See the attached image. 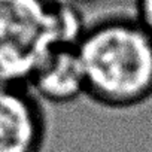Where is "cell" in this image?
<instances>
[{
	"label": "cell",
	"mask_w": 152,
	"mask_h": 152,
	"mask_svg": "<svg viewBox=\"0 0 152 152\" xmlns=\"http://www.w3.org/2000/svg\"><path fill=\"white\" fill-rule=\"evenodd\" d=\"M27 87L40 102L51 104H67L85 96L84 70L76 48L54 49L34 70Z\"/></svg>",
	"instance_id": "4"
},
{
	"label": "cell",
	"mask_w": 152,
	"mask_h": 152,
	"mask_svg": "<svg viewBox=\"0 0 152 152\" xmlns=\"http://www.w3.org/2000/svg\"><path fill=\"white\" fill-rule=\"evenodd\" d=\"M134 18L152 34V0H136Z\"/></svg>",
	"instance_id": "5"
},
{
	"label": "cell",
	"mask_w": 152,
	"mask_h": 152,
	"mask_svg": "<svg viewBox=\"0 0 152 152\" xmlns=\"http://www.w3.org/2000/svg\"><path fill=\"white\" fill-rule=\"evenodd\" d=\"M87 24L64 0H0V82L27 85L60 46H76Z\"/></svg>",
	"instance_id": "2"
},
{
	"label": "cell",
	"mask_w": 152,
	"mask_h": 152,
	"mask_svg": "<svg viewBox=\"0 0 152 152\" xmlns=\"http://www.w3.org/2000/svg\"><path fill=\"white\" fill-rule=\"evenodd\" d=\"M64 2L76 6V8H81V6H90V5H94L97 3L99 0H64Z\"/></svg>",
	"instance_id": "6"
},
{
	"label": "cell",
	"mask_w": 152,
	"mask_h": 152,
	"mask_svg": "<svg viewBox=\"0 0 152 152\" xmlns=\"http://www.w3.org/2000/svg\"><path fill=\"white\" fill-rule=\"evenodd\" d=\"M85 96L107 109H131L152 97V34L130 15L87 24L76 43Z\"/></svg>",
	"instance_id": "1"
},
{
	"label": "cell",
	"mask_w": 152,
	"mask_h": 152,
	"mask_svg": "<svg viewBox=\"0 0 152 152\" xmlns=\"http://www.w3.org/2000/svg\"><path fill=\"white\" fill-rule=\"evenodd\" d=\"M48 118L27 85L0 82V152H42Z\"/></svg>",
	"instance_id": "3"
}]
</instances>
